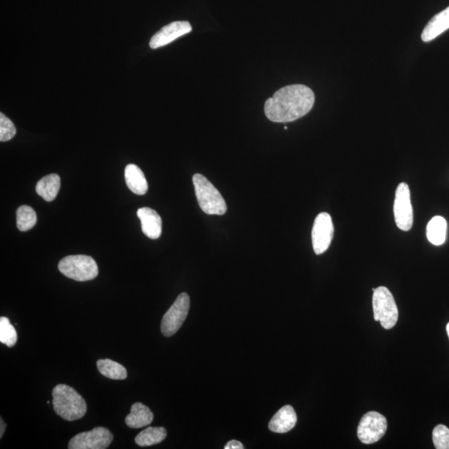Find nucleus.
Returning <instances> with one entry per match:
<instances>
[{
	"instance_id": "ddd939ff",
	"label": "nucleus",
	"mask_w": 449,
	"mask_h": 449,
	"mask_svg": "<svg viewBox=\"0 0 449 449\" xmlns=\"http://www.w3.org/2000/svg\"><path fill=\"white\" fill-rule=\"evenodd\" d=\"M297 422V416L295 409L290 405H286L275 413L269 423L270 431L285 433L292 429Z\"/></svg>"
},
{
	"instance_id": "1a4fd4ad",
	"label": "nucleus",
	"mask_w": 449,
	"mask_h": 449,
	"mask_svg": "<svg viewBox=\"0 0 449 449\" xmlns=\"http://www.w3.org/2000/svg\"><path fill=\"white\" fill-rule=\"evenodd\" d=\"M113 440V435L108 428L96 427L91 431L78 433L71 439L69 449H106Z\"/></svg>"
},
{
	"instance_id": "bb28decb",
	"label": "nucleus",
	"mask_w": 449,
	"mask_h": 449,
	"mask_svg": "<svg viewBox=\"0 0 449 449\" xmlns=\"http://www.w3.org/2000/svg\"><path fill=\"white\" fill-rule=\"evenodd\" d=\"M446 330H447L448 336V338H449V323H448V324L447 325Z\"/></svg>"
},
{
	"instance_id": "a878e982",
	"label": "nucleus",
	"mask_w": 449,
	"mask_h": 449,
	"mask_svg": "<svg viewBox=\"0 0 449 449\" xmlns=\"http://www.w3.org/2000/svg\"><path fill=\"white\" fill-rule=\"evenodd\" d=\"M0 422H1V427H0V428H1V430H0V437H1V438H2V437L3 435V433H5V432L6 424L5 423V421L3 420V419H1V420H0Z\"/></svg>"
},
{
	"instance_id": "423d86ee",
	"label": "nucleus",
	"mask_w": 449,
	"mask_h": 449,
	"mask_svg": "<svg viewBox=\"0 0 449 449\" xmlns=\"http://www.w3.org/2000/svg\"><path fill=\"white\" fill-rule=\"evenodd\" d=\"M189 309L190 297L187 293L180 294L161 321V330L164 336L171 337L179 332L186 321Z\"/></svg>"
},
{
	"instance_id": "9d476101",
	"label": "nucleus",
	"mask_w": 449,
	"mask_h": 449,
	"mask_svg": "<svg viewBox=\"0 0 449 449\" xmlns=\"http://www.w3.org/2000/svg\"><path fill=\"white\" fill-rule=\"evenodd\" d=\"M334 236L332 216L322 212L314 220L312 229V245L314 253L321 255L328 250Z\"/></svg>"
},
{
	"instance_id": "a211bd4d",
	"label": "nucleus",
	"mask_w": 449,
	"mask_h": 449,
	"mask_svg": "<svg viewBox=\"0 0 449 449\" xmlns=\"http://www.w3.org/2000/svg\"><path fill=\"white\" fill-rule=\"evenodd\" d=\"M447 222L442 216H437L430 220L427 226V238L435 246H441L446 241Z\"/></svg>"
},
{
	"instance_id": "6ab92c4d",
	"label": "nucleus",
	"mask_w": 449,
	"mask_h": 449,
	"mask_svg": "<svg viewBox=\"0 0 449 449\" xmlns=\"http://www.w3.org/2000/svg\"><path fill=\"white\" fill-rule=\"evenodd\" d=\"M167 435L163 427H148L137 435L135 443L140 447L152 446L163 442Z\"/></svg>"
},
{
	"instance_id": "f8f14e48",
	"label": "nucleus",
	"mask_w": 449,
	"mask_h": 449,
	"mask_svg": "<svg viewBox=\"0 0 449 449\" xmlns=\"http://www.w3.org/2000/svg\"><path fill=\"white\" fill-rule=\"evenodd\" d=\"M137 216L141 220V230L148 238L159 239L163 230V222L157 211L149 207L140 208Z\"/></svg>"
},
{
	"instance_id": "4be33fe9",
	"label": "nucleus",
	"mask_w": 449,
	"mask_h": 449,
	"mask_svg": "<svg viewBox=\"0 0 449 449\" xmlns=\"http://www.w3.org/2000/svg\"><path fill=\"white\" fill-rule=\"evenodd\" d=\"M18 341V334L14 326L7 317L0 318V342L8 347H13Z\"/></svg>"
},
{
	"instance_id": "39448f33",
	"label": "nucleus",
	"mask_w": 449,
	"mask_h": 449,
	"mask_svg": "<svg viewBox=\"0 0 449 449\" xmlns=\"http://www.w3.org/2000/svg\"><path fill=\"white\" fill-rule=\"evenodd\" d=\"M373 310L374 321H380L385 330H391L396 325L399 310L387 287L380 286L373 291Z\"/></svg>"
},
{
	"instance_id": "b1692460",
	"label": "nucleus",
	"mask_w": 449,
	"mask_h": 449,
	"mask_svg": "<svg viewBox=\"0 0 449 449\" xmlns=\"http://www.w3.org/2000/svg\"><path fill=\"white\" fill-rule=\"evenodd\" d=\"M17 130L13 122L3 113H0V141H8L14 139Z\"/></svg>"
},
{
	"instance_id": "9b49d317",
	"label": "nucleus",
	"mask_w": 449,
	"mask_h": 449,
	"mask_svg": "<svg viewBox=\"0 0 449 449\" xmlns=\"http://www.w3.org/2000/svg\"><path fill=\"white\" fill-rule=\"evenodd\" d=\"M192 27L187 21H176L161 27L159 32L153 35L149 45L152 49H159L166 46L176 39L191 33Z\"/></svg>"
},
{
	"instance_id": "412c9836",
	"label": "nucleus",
	"mask_w": 449,
	"mask_h": 449,
	"mask_svg": "<svg viewBox=\"0 0 449 449\" xmlns=\"http://www.w3.org/2000/svg\"><path fill=\"white\" fill-rule=\"evenodd\" d=\"M37 223V215L32 207L21 206L17 210V227L21 231H27Z\"/></svg>"
},
{
	"instance_id": "7ed1b4c3",
	"label": "nucleus",
	"mask_w": 449,
	"mask_h": 449,
	"mask_svg": "<svg viewBox=\"0 0 449 449\" xmlns=\"http://www.w3.org/2000/svg\"><path fill=\"white\" fill-rule=\"evenodd\" d=\"M192 181L199 206L205 214L219 216L226 214L227 207L223 196L206 177L195 174Z\"/></svg>"
},
{
	"instance_id": "f03ea898",
	"label": "nucleus",
	"mask_w": 449,
	"mask_h": 449,
	"mask_svg": "<svg viewBox=\"0 0 449 449\" xmlns=\"http://www.w3.org/2000/svg\"><path fill=\"white\" fill-rule=\"evenodd\" d=\"M52 395L54 411L62 419L75 421L86 415L87 404L84 398L70 386H55Z\"/></svg>"
},
{
	"instance_id": "5701e85b",
	"label": "nucleus",
	"mask_w": 449,
	"mask_h": 449,
	"mask_svg": "<svg viewBox=\"0 0 449 449\" xmlns=\"http://www.w3.org/2000/svg\"><path fill=\"white\" fill-rule=\"evenodd\" d=\"M433 444L437 449H449V428L439 424L433 431Z\"/></svg>"
},
{
	"instance_id": "393cba45",
	"label": "nucleus",
	"mask_w": 449,
	"mask_h": 449,
	"mask_svg": "<svg viewBox=\"0 0 449 449\" xmlns=\"http://www.w3.org/2000/svg\"><path fill=\"white\" fill-rule=\"evenodd\" d=\"M245 448V447L243 446V444L241 442H239V441L236 440H231L230 441L229 443H228L226 446H224V449H243Z\"/></svg>"
},
{
	"instance_id": "20e7f679",
	"label": "nucleus",
	"mask_w": 449,
	"mask_h": 449,
	"mask_svg": "<svg viewBox=\"0 0 449 449\" xmlns=\"http://www.w3.org/2000/svg\"><path fill=\"white\" fill-rule=\"evenodd\" d=\"M58 270L65 277L77 281H88L96 278L98 267L91 257L84 255H69L58 263Z\"/></svg>"
},
{
	"instance_id": "2eb2a0df",
	"label": "nucleus",
	"mask_w": 449,
	"mask_h": 449,
	"mask_svg": "<svg viewBox=\"0 0 449 449\" xmlns=\"http://www.w3.org/2000/svg\"><path fill=\"white\" fill-rule=\"evenodd\" d=\"M125 181L128 187L137 195H144L148 192V184L144 173L137 165L129 164L125 168Z\"/></svg>"
},
{
	"instance_id": "dca6fc26",
	"label": "nucleus",
	"mask_w": 449,
	"mask_h": 449,
	"mask_svg": "<svg viewBox=\"0 0 449 449\" xmlns=\"http://www.w3.org/2000/svg\"><path fill=\"white\" fill-rule=\"evenodd\" d=\"M153 413L146 405L141 403L134 404L131 413L126 417L125 423L132 428H140L148 426L153 420Z\"/></svg>"
},
{
	"instance_id": "4468645a",
	"label": "nucleus",
	"mask_w": 449,
	"mask_h": 449,
	"mask_svg": "<svg viewBox=\"0 0 449 449\" xmlns=\"http://www.w3.org/2000/svg\"><path fill=\"white\" fill-rule=\"evenodd\" d=\"M449 29V7L440 12L425 26L421 38L425 43L430 42Z\"/></svg>"
},
{
	"instance_id": "aec40b11",
	"label": "nucleus",
	"mask_w": 449,
	"mask_h": 449,
	"mask_svg": "<svg viewBox=\"0 0 449 449\" xmlns=\"http://www.w3.org/2000/svg\"><path fill=\"white\" fill-rule=\"evenodd\" d=\"M97 367L102 376L110 380H123L128 377V371L124 366L109 358L97 360Z\"/></svg>"
},
{
	"instance_id": "0eeeda50",
	"label": "nucleus",
	"mask_w": 449,
	"mask_h": 449,
	"mask_svg": "<svg viewBox=\"0 0 449 449\" xmlns=\"http://www.w3.org/2000/svg\"><path fill=\"white\" fill-rule=\"evenodd\" d=\"M387 419L378 412H369L362 417L358 426V438L365 444L378 442L387 430Z\"/></svg>"
},
{
	"instance_id": "f257e3e1",
	"label": "nucleus",
	"mask_w": 449,
	"mask_h": 449,
	"mask_svg": "<svg viewBox=\"0 0 449 449\" xmlns=\"http://www.w3.org/2000/svg\"><path fill=\"white\" fill-rule=\"evenodd\" d=\"M314 104V94L309 87L293 84L277 90L265 104L268 119L274 123H290L306 115Z\"/></svg>"
},
{
	"instance_id": "6e6552de",
	"label": "nucleus",
	"mask_w": 449,
	"mask_h": 449,
	"mask_svg": "<svg viewBox=\"0 0 449 449\" xmlns=\"http://www.w3.org/2000/svg\"><path fill=\"white\" fill-rule=\"evenodd\" d=\"M393 214H395L397 227L400 230L408 231L411 229L413 224V212L411 190L406 183H400L396 189Z\"/></svg>"
},
{
	"instance_id": "f3484780",
	"label": "nucleus",
	"mask_w": 449,
	"mask_h": 449,
	"mask_svg": "<svg viewBox=\"0 0 449 449\" xmlns=\"http://www.w3.org/2000/svg\"><path fill=\"white\" fill-rule=\"evenodd\" d=\"M61 180L58 174L43 177L36 185V192L46 202H52L58 194Z\"/></svg>"
}]
</instances>
